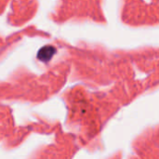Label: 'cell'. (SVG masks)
<instances>
[{
	"mask_svg": "<svg viewBox=\"0 0 159 159\" xmlns=\"http://www.w3.org/2000/svg\"><path fill=\"white\" fill-rule=\"evenodd\" d=\"M54 51L55 49L52 47H49V46L45 47L42 49H40L38 53V58L41 61H48L51 58V56L54 54Z\"/></svg>",
	"mask_w": 159,
	"mask_h": 159,
	"instance_id": "cell-1",
	"label": "cell"
}]
</instances>
